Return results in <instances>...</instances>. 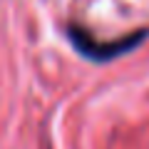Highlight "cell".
Wrapping results in <instances>:
<instances>
[{"mask_svg": "<svg viewBox=\"0 0 149 149\" xmlns=\"http://www.w3.org/2000/svg\"><path fill=\"white\" fill-rule=\"evenodd\" d=\"M67 37H70V42L74 45V50L80 55H85L87 60H92V62H109V60H114V57H119V55L134 50L137 45H142L149 37V27L137 30V32H129V35L119 37V40H112V42H97L85 27L67 25Z\"/></svg>", "mask_w": 149, "mask_h": 149, "instance_id": "1", "label": "cell"}]
</instances>
